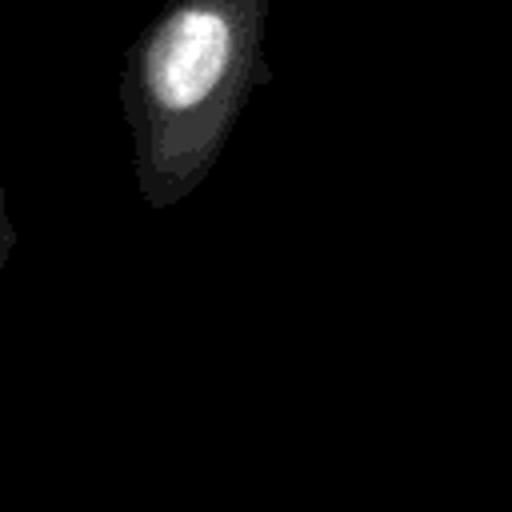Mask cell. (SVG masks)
<instances>
[{
  "mask_svg": "<svg viewBox=\"0 0 512 512\" xmlns=\"http://www.w3.org/2000/svg\"><path fill=\"white\" fill-rule=\"evenodd\" d=\"M268 16L272 0H168L136 32L120 108L136 192L152 212L200 188L252 92L272 80Z\"/></svg>",
  "mask_w": 512,
  "mask_h": 512,
  "instance_id": "1",
  "label": "cell"
},
{
  "mask_svg": "<svg viewBox=\"0 0 512 512\" xmlns=\"http://www.w3.org/2000/svg\"><path fill=\"white\" fill-rule=\"evenodd\" d=\"M16 252V224H12V212H8V192H4V176H0V272L8 268Z\"/></svg>",
  "mask_w": 512,
  "mask_h": 512,
  "instance_id": "2",
  "label": "cell"
}]
</instances>
